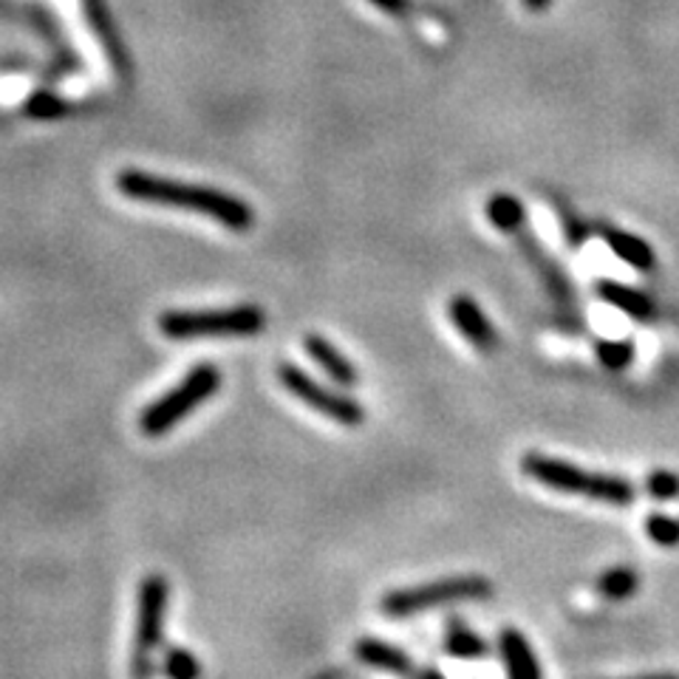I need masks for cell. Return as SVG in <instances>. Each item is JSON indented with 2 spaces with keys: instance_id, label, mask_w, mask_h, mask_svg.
Listing matches in <instances>:
<instances>
[{
  "instance_id": "12",
  "label": "cell",
  "mask_w": 679,
  "mask_h": 679,
  "mask_svg": "<svg viewBox=\"0 0 679 679\" xmlns=\"http://www.w3.org/2000/svg\"><path fill=\"white\" fill-rule=\"evenodd\" d=\"M597 295H600L603 303H609V306L628 314V317L637 323L654 321V314H657V306H654L651 297H648L646 292H640V289L626 286V283L597 281Z\"/></svg>"
},
{
  "instance_id": "10",
  "label": "cell",
  "mask_w": 679,
  "mask_h": 679,
  "mask_svg": "<svg viewBox=\"0 0 679 679\" xmlns=\"http://www.w3.org/2000/svg\"><path fill=\"white\" fill-rule=\"evenodd\" d=\"M303 348H306L309 357H312L314 363L326 372V377H332L340 388L357 385L359 372L354 368L352 359L334 346L332 340H326L323 334H306V337H303Z\"/></svg>"
},
{
  "instance_id": "11",
  "label": "cell",
  "mask_w": 679,
  "mask_h": 679,
  "mask_svg": "<svg viewBox=\"0 0 679 679\" xmlns=\"http://www.w3.org/2000/svg\"><path fill=\"white\" fill-rule=\"evenodd\" d=\"M499 654L501 660H504L506 679H544L539 657H535L530 640L521 635L519 628H504V631H501Z\"/></svg>"
},
{
  "instance_id": "22",
  "label": "cell",
  "mask_w": 679,
  "mask_h": 679,
  "mask_svg": "<svg viewBox=\"0 0 679 679\" xmlns=\"http://www.w3.org/2000/svg\"><path fill=\"white\" fill-rule=\"evenodd\" d=\"M646 493L654 501H673L679 499V476L668 470H651L646 476Z\"/></svg>"
},
{
  "instance_id": "5",
  "label": "cell",
  "mask_w": 679,
  "mask_h": 679,
  "mask_svg": "<svg viewBox=\"0 0 679 679\" xmlns=\"http://www.w3.org/2000/svg\"><path fill=\"white\" fill-rule=\"evenodd\" d=\"M221 388V372H218L212 363H199L196 368L187 372L185 379L170 388L167 394H161L159 399L148 405V408L139 414V430L148 439H159L167 436L179 422H185L192 410L199 405L210 403L212 397Z\"/></svg>"
},
{
  "instance_id": "25",
  "label": "cell",
  "mask_w": 679,
  "mask_h": 679,
  "mask_svg": "<svg viewBox=\"0 0 679 679\" xmlns=\"http://www.w3.org/2000/svg\"><path fill=\"white\" fill-rule=\"evenodd\" d=\"M552 0H524V7L530 9V12H544V9H550Z\"/></svg>"
},
{
  "instance_id": "13",
  "label": "cell",
  "mask_w": 679,
  "mask_h": 679,
  "mask_svg": "<svg viewBox=\"0 0 679 679\" xmlns=\"http://www.w3.org/2000/svg\"><path fill=\"white\" fill-rule=\"evenodd\" d=\"M600 238L623 263L631 267V270L651 272L654 267H657V255H654L651 244H648L646 238L635 236V232L617 230V227H603Z\"/></svg>"
},
{
  "instance_id": "7",
  "label": "cell",
  "mask_w": 679,
  "mask_h": 679,
  "mask_svg": "<svg viewBox=\"0 0 679 679\" xmlns=\"http://www.w3.org/2000/svg\"><path fill=\"white\" fill-rule=\"evenodd\" d=\"M278 379L295 399H301L303 405L321 414V417L332 419V422L343 425V428H357V425L366 422V408L363 403H357L354 397H348L346 391H332L323 383H317L314 377H309L301 366L295 363H281L278 366Z\"/></svg>"
},
{
  "instance_id": "9",
  "label": "cell",
  "mask_w": 679,
  "mask_h": 679,
  "mask_svg": "<svg viewBox=\"0 0 679 679\" xmlns=\"http://www.w3.org/2000/svg\"><path fill=\"white\" fill-rule=\"evenodd\" d=\"M354 657H357V662H363V666L374 668V671L397 673V677L405 679L417 671L414 660H410L403 648L379 640V637H359V640L354 643Z\"/></svg>"
},
{
  "instance_id": "17",
  "label": "cell",
  "mask_w": 679,
  "mask_h": 679,
  "mask_svg": "<svg viewBox=\"0 0 679 679\" xmlns=\"http://www.w3.org/2000/svg\"><path fill=\"white\" fill-rule=\"evenodd\" d=\"M159 668L167 679H201L205 673L199 657L185 646H167L161 651Z\"/></svg>"
},
{
  "instance_id": "3",
  "label": "cell",
  "mask_w": 679,
  "mask_h": 679,
  "mask_svg": "<svg viewBox=\"0 0 679 679\" xmlns=\"http://www.w3.org/2000/svg\"><path fill=\"white\" fill-rule=\"evenodd\" d=\"M493 581L484 575H450L430 581V584L394 589L379 600V615L388 620H408L450 603H473L493 597Z\"/></svg>"
},
{
  "instance_id": "24",
  "label": "cell",
  "mask_w": 679,
  "mask_h": 679,
  "mask_svg": "<svg viewBox=\"0 0 679 679\" xmlns=\"http://www.w3.org/2000/svg\"><path fill=\"white\" fill-rule=\"evenodd\" d=\"M408 679H448L439 668H417V671L410 673Z\"/></svg>"
},
{
  "instance_id": "26",
  "label": "cell",
  "mask_w": 679,
  "mask_h": 679,
  "mask_svg": "<svg viewBox=\"0 0 679 679\" xmlns=\"http://www.w3.org/2000/svg\"><path fill=\"white\" fill-rule=\"evenodd\" d=\"M637 679H679L677 673H648V677H637Z\"/></svg>"
},
{
  "instance_id": "19",
  "label": "cell",
  "mask_w": 679,
  "mask_h": 679,
  "mask_svg": "<svg viewBox=\"0 0 679 679\" xmlns=\"http://www.w3.org/2000/svg\"><path fill=\"white\" fill-rule=\"evenodd\" d=\"M23 111L32 119H60V116L69 114L71 105L65 103L63 96L52 94V91H34L27 100V105H23Z\"/></svg>"
},
{
  "instance_id": "15",
  "label": "cell",
  "mask_w": 679,
  "mask_h": 679,
  "mask_svg": "<svg viewBox=\"0 0 679 679\" xmlns=\"http://www.w3.org/2000/svg\"><path fill=\"white\" fill-rule=\"evenodd\" d=\"M488 218L490 224L501 232H510V236H519L526 224V212L515 196H506V192H495L488 201Z\"/></svg>"
},
{
  "instance_id": "4",
  "label": "cell",
  "mask_w": 679,
  "mask_h": 679,
  "mask_svg": "<svg viewBox=\"0 0 679 679\" xmlns=\"http://www.w3.org/2000/svg\"><path fill=\"white\" fill-rule=\"evenodd\" d=\"M267 328V314L261 306L241 303L227 309H174L159 317V332L167 340L199 337H252Z\"/></svg>"
},
{
  "instance_id": "8",
  "label": "cell",
  "mask_w": 679,
  "mask_h": 679,
  "mask_svg": "<svg viewBox=\"0 0 679 679\" xmlns=\"http://www.w3.org/2000/svg\"><path fill=\"white\" fill-rule=\"evenodd\" d=\"M448 317H450V323L459 328V334H462L470 346L476 348V352H484V354L495 352V346H499V332H495V326L490 323L484 309H481L473 297L470 295L450 297Z\"/></svg>"
},
{
  "instance_id": "14",
  "label": "cell",
  "mask_w": 679,
  "mask_h": 679,
  "mask_svg": "<svg viewBox=\"0 0 679 679\" xmlns=\"http://www.w3.org/2000/svg\"><path fill=\"white\" fill-rule=\"evenodd\" d=\"M445 651H448L453 660L479 662L488 657L490 646L462 617H450L448 626H445Z\"/></svg>"
},
{
  "instance_id": "2",
  "label": "cell",
  "mask_w": 679,
  "mask_h": 679,
  "mask_svg": "<svg viewBox=\"0 0 679 679\" xmlns=\"http://www.w3.org/2000/svg\"><path fill=\"white\" fill-rule=\"evenodd\" d=\"M521 470L532 481H539L544 488L557 490V493H575L589 501H600L609 506H631L635 504V484L620 476L595 473V470L577 468L572 462H561L552 456L532 450L521 459Z\"/></svg>"
},
{
  "instance_id": "21",
  "label": "cell",
  "mask_w": 679,
  "mask_h": 679,
  "mask_svg": "<svg viewBox=\"0 0 679 679\" xmlns=\"http://www.w3.org/2000/svg\"><path fill=\"white\" fill-rule=\"evenodd\" d=\"M646 532L657 546H666V550L679 546V519H673V515L651 513L646 519Z\"/></svg>"
},
{
  "instance_id": "18",
  "label": "cell",
  "mask_w": 679,
  "mask_h": 679,
  "mask_svg": "<svg viewBox=\"0 0 679 679\" xmlns=\"http://www.w3.org/2000/svg\"><path fill=\"white\" fill-rule=\"evenodd\" d=\"M85 3V14H88L91 27H94L96 38L103 43V49L108 52V58L114 60L116 65H123V49H119V38H116L114 27L108 23V12H105L103 0H83Z\"/></svg>"
},
{
  "instance_id": "20",
  "label": "cell",
  "mask_w": 679,
  "mask_h": 679,
  "mask_svg": "<svg viewBox=\"0 0 679 679\" xmlns=\"http://www.w3.org/2000/svg\"><path fill=\"white\" fill-rule=\"evenodd\" d=\"M595 354L603 368L623 372V368L631 366V359H635V346H631L628 340H600L595 346Z\"/></svg>"
},
{
  "instance_id": "23",
  "label": "cell",
  "mask_w": 679,
  "mask_h": 679,
  "mask_svg": "<svg viewBox=\"0 0 679 679\" xmlns=\"http://www.w3.org/2000/svg\"><path fill=\"white\" fill-rule=\"evenodd\" d=\"M368 3H372V7H377L379 12L394 14V18L410 12V0H368Z\"/></svg>"
},
{
  "instance_id": "1",
  "label": "cell",
  "mask_w": 679,
  "mask_h": 679,
  "mask_svg": "<svg viewBox=\"0 0 679 679\" xmlns=\"http://www.w3.org/2000/svg\"><path fill=\"white\" fill-rule=\"evenodd\" d=\"M116 190L134 201L199 212V216L212 218V221H218L232 232H250L252 224H255V212L244 199H238L232 192L216 190V187L185 185V181L142 174V170H123L116 176Z\"/></svg>"
},
{
  "instance_id": "6",
  "label": "cell",
  "mask_w": 679,
  "mask_h": 679,
  "mask_svg": "<svg viewBox=\"0 0 679 679\" xmlns=\"http://www.w3.org/2000/svg\"><path fill=\"white\" fill-rule=\"evenodd\" d=\"M167 606H170V584L167 577L154 572L145 575L136 592V628L130 648V679H154V654L165 643Z\"/></svg>"
},
{
  "instance_id": "16",
  "label": "cell",
  "mask_w": 679,
  "mask_h": 679,
  "mask_svg": "<svg viewBox=\"0 0 679 679\" xmlns=\"http://www.w3.org/2000/svg\"><path fill=\"white\" fill-rule=\"evenodd\" d=\"M637 586H640V577H637L635 570H628V566H615V570L603 572V575L597 577V595L612 603L628 600V597L637 592Z\"/></svg>"
}]
</instances>
